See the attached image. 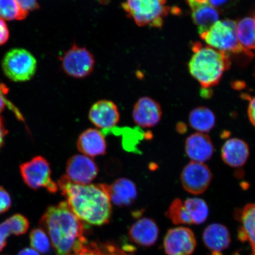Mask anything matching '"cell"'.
<instances>
[{
    "label": "cell",
    "instance_id": "cell-30",
    "mask_svg": "<svg viewBox=\"0 0 255 255\" xmlns=\"http://www.w3.org/2000/svg\"><path fill=\"white\" fill-rule=\"evenodd\" d=\"M8 92V89L7 87L4 84H0V113L5 109V107H7L14 114L17 119L20 121H24L23 117L18 108H16L6 97Z\"/></svg>",
    "mask_w": 255,
    "mask_h": 255
},
{
    "label": "cell",
    "instance_id": "cell-9",
    "mask_svg": "<svg viewBox=\"0 0 255 255\" xmlns=\"http://www.w3.org/2000/svg\"><path fill=\"white\" fill-rule=\"evenodd\" d=\"M213 174L207 165L202 162L191 161L184 167L180 181L184 189L191 194L205 192L212 182Z\"/></svg>",
    "mask_w": 255,
    "mask_h": 255
},
{
    "label": "cell",
    "instance_id": "cell-6",
    "mask_svg": "<svg viewBox=\"0 0 255 255\" xmlns=\"http://www.w3.org/2000/svg\"><path fill=\"white\" fill-rule=\"evenodd\" d=\"M2 68L5 76L12 81H28L36 72L37 60L28 50L14 49L6 53Z\"/></svg>",
    "mask_w": 255,
    "mask_h": 255
},
{
    "label": "cell",
    "instance_id": "cell-8",
    "mask_svg": "<svg viewBox=\"0 0 255 255\" xmlns=\"http://www.w3.org/2000/svg\"><path fill=\"white\" fill-rule=\"evenodd\" d=\"M63 71L70 77L84 79L90 75L95 65L93 54L85 47L73 44L60 57Z\"/></svg>",
    "mask_w": 255,
    "mask_h": 255
},
{
    "label": "cell",
    "instance_id": "cell-3",
    "mask_svg": "<svg viewBox=\"0 0 255 255\" xmlns=\"http://www.w3.org/2000/svg\"><path fill=\"white\" fill-rule=\"evenodd\" d=\"M192 47L193 55L189 63L190 74L203 88L215 87L221 81L223 73L230 68V55L198 42Z\"/></svg>",
    "mask_w": 255,
    "mask_h": 255
},
{
    "label": "cell",
    "instance_id": "cell-16",
    "mask_svg": "<svg viewBox=\"0 0 255 255\" xmlns=\"http://www.w3.org/2000/svg\"><path fill=\"white\" fill-rule=\"evenodd\" d=\"M111 203L117 206H128L137 198L138 192L134 183L128 178H121L110 185L105 184Z\"/></svg>",
    "mask_w": 255,
    "mask_h": 255
},
{
    "label": "cell",
    "instance_id": "cell-18",
    "mask_svg": "<svg viewBox=\"0 0 255 255\" xmlns=\"http://www.w3.org/2000/svg\"><path fill=\"white\" fill-rule=\"evenodd\" d=\"M221 156L222 160L229 166L241 167L246 164L250 157V148L244 140L231 138L223 144Z\"/></svg>",
    "mask_w": 255,
    "mask_h": 255
},
{
    "label": "cell",
    "instance_id": "cell-39",
    "mask_svg": "<svg viewBox=\"0 0 255 255\" xmlns=\"http://www.w3.org/2000/svg\"><path fill=\"white\" fill-rule=\"evenodd\" d=\"M177 128L178 132L182 133L186 132L187 127L185 126V124L180 123L178 124V126H177Z\"/></svg>",
    "mask_w": 255,
    "mask_h": 255
},
{
    "label": "cell",
    "instance_id": "cell-19",
    "mask_svg": "<svg viewBox=\"0 0 255 255\" xmlns=\"http://www.w3.org/2000/svg\"><path fill=\"white\" fill-rule=\"evenodd\" d=\"M186 1L191 9L193 20L200 35L208 31L219 21L220 12L212 6L190 0Z\"/></svg>",
    "mask_w": 255,
    "mask_h": 255
},
{
    "label": "cell",
    "instance_id": "cell-33",
    "mask_svg": "<svg viewBox=\"0 0 255 255\" xmlns=\"http://www.w3.org/2000/svg\"><path fill=\"white\" fill-rule=\"evenodd\" d=\"M22 9L25 12L36 10L39 8V3L37 0H16Z\"/></svg>",
    "mask_w": 255,
    "mask_h": 255
},
{
    "label": "cell",
    "instance_id": "cell-38",
    "mask_svg": "<svg viewBox=\"0 0 255 255\" xmlns=\"http://www.w3.org/2000/svg\"><path fill=\"white\" fill-rule=\"evenodd\" d=\"M111 255H133L132 254H128L125 251L120 250V248L114 246L113 245L111 250Z\"/></svg>",
    "mask_w": 255,
    "mask_h": 255
},
{
    "label": "cell",
    "instance_id": "cell-27",
    "mask_svg": "<svg viewBox=\"0 0 255 255\" xmlns=\"http://www.w3.org/2000/svg\"><path fill=\"white\" fill-rule=\"evenodd\" d=\"M166 216L175 225L192 224L184 202L180 199H175L171 203Z\"/></svg>",
    "mask_w": 255,
    "mask_h": 255
},
{
    "label": "cell",
    "instance_id": "cell-10",
    "mask_svg": "<svg viewBox=\"0 0 255 255\" xmlns=\"http://www.w3.org/2000/svg\"><path fill=\"white\" fill-rule=\"evenodd\" d=\"M97 164L92 158L83 154H76L66 163V177L72 182L79 184H89L98 174Z\"/></svg>",
    "mask_w": 255,
    "mask_h": 255
},
{
    "label": "cell",
    "instance_id": "cell-32",
    "mask_svg": "<svg viewBox=\"0 0 255 255\" xmlns=\"http://www.w3.org/2000/svg\"><path fill=\"white\" fill-rule=\"evenodd\" d=\"M11 199L9 193L2 187H0V215L10 209Z\"/></svg>",
    "mask_w": 255,
    "mask_h": 255
},
{
    "label": "cell",
    "instance_id": "cell-4",
    "mask_svg": "<svg viewBox=\"0 0 255 255\" xmlns=\"http://www.w3.org/2000/svg\"><path fill=\"white\" fill-rule=\"evenodd\" d=\"M121 5L139 27L161 28L171 10L167 0H126Z\"/></svg>",
    "mask_w": 255,
    "mask_h": 255
},
{
    "label": "cell",
    "instance_id": "cell-31",
    "mask_svg": "<svg viewBox=\"0 0 255 255\" xmlns=\"http://www.w3.org/2000/svg\"><path fill=\"white\" fill-rule=\"evenodd\" d=\"M190 1L210 5L219 12H222L234 7L237 4L239 0H190Z\"/></svg>",
    "mask_w": 255,
    "mask_h": 255
},
{
    "label": "cell",
    "instance_id": "cell-37",
    "mask_svg": "<svg viewBox=\"0 0 255 255\" xmlns=\"http://www.w3.org/2000/svg\"><path fill=\"white\" fill-rule=\"evenodd\" d=\"M18 255H40L38 252L34 250V249L25 248L21 250Z\"/></svg>",
    "mask_w": 255,
    "mask_h": 255
},
{
    "label": "cell",
    "instance_id": "cell-22",
    "mask_svg": "<svg viewBox=\"0 0 255 255\" xmlns=\"http://www.w3.org/2000/svg\"><path fill=\"white\" fill-rule=\"evenodd\" d=\"M29 228V222L26 218L20 214L10 217L0 224V252L7 245L9 236L24 235Z\"/></svg>",
    "mask_w": 255,
    "mask_h": 255
},
{
    "label": "cell",
    "instance_id": "cell-36",
    "mask_svg": "<svg viewBox=\"0 0 255 255\" xmlns=\"http://www.w3.org/2000/svg\"><path fill=\"white\" fill-rule=\"evenodd\" d=\"M7 130L6 129L4 122L1 117H0V148L1 147L3 142H4V138L7 135Z\"/></svg>",
    "mask_w": 255,
    "mask_h": 255
},
{
    "label": "cell",
    "instance_id": "cell-34",
    "mask_svg": "<svg viewBox=\"0 0 255 255\" xmlns=\"http://www.w3.org/2000/svg\"><path fill=\"white\" fill-rule=\"evenodd\" d=\"M9 32L4 20L0 18V46L5 44L9 39Z\"/></svg>",
    "mask_w": 255,
    "mask_h": 255
},
{
    "label": "cell",
    "instance_id": "cell-12",
    "mask_svg": "<svg viewBox=\"0 0 255 255\" xmlns=\"http://www.w3.org/2000/svg\"><path fill=\"white\" fill-rule=\"evenodd\" d=\"M88 117L92 124L104 131L117 125L120 114L119 108L113 101L103 100L92 105Z\"/></svg>",
    "mask_w": 255,
    "mask_h": 255
},
{
    "label": "cell",
    "instance_id": "cell-40",
    "mask_svg": "<svg viewBox=\"0 0 255 255\" xmlns=\"http://www.w3.org/2000/svg\"><path fill=\"white\" fill-rule=\"evenodd\" d=\"M253 255H255V250H253Z\"/></svg>",
    "mask_w": 255,
    "mask_h": 255
},
{
    "label": "cell",
    "instance_id": "cell-23",
    "mask_svg": "<svg viewBox=\"0 0 255 255\" xmlns=\"http://www.w3.org/2000/svg\"><path fill=\"white\" fill-rule=\"evenodd\" d=\"M237 34L241 46L253 55L255 50V14L243 18L237 23Z\"/></svg>",
    "mask_w": 255,
    "mask_h": 255
},
{
    "label": "cell",
    "instance_id": "cell-13",
    "mask_svg": "<svg viewBox=\"0 0 255 255\" xmlns=\"http://www.w3.org/2000/svg\"><path fill=\"white\" fill-rule=\"evenodd\" d=\"M162 112L160 105L148 97L140 98L132 110V119L137 126L148 128L160 122Z\"/></svg>",
    "mask_w": 255,
    "mask_h": 255
},
{
    "label": "cell",
    "instance_id": "cell-29",
    "mask_svg": "<svg viewBox=\"0 0 255 255\" xmlns=\"http://www.w3.org/2000/svg\"><path fill=\"white\" fill-rule=\"evenodd\" d=\"M113 245H99L94 242L86 244L81 250L72 255H111Z\"/></svg>",
    "mask_w": 255,
    "mask_h": 255
},
{
    "label": "cell",
    "instance_id": "cell-28",
    "mask_svg": "<svg viewBox=\"0 0 255 255\" xmlns=\"http://www.w3.org/2000/svg\"><path fill=\"white\" fill-rule=\"evenodd\" d=\"M32 248L38 253L46 254L50 250V241L46 232L41 228L34 229L30 235Z\"/></svg>",
    "mask_w": 255,
    "mask_h": 255
},
{
    "label": "cell",
    "instance_id": "cell-21",
    "mask_svg": "<svg viewBox=\"0 0 255 255\" xmlns=\"http://www.w3.org/2000/svg\"><path fill=\"white\" fill-rule=\"evenodd\" d=\"M236 218L241 223L239 239L249 242L255 250V204H248L239 210Z\"/></svg>",
    "mask_w": 255,
    "mask_h": 255
},
{
    "label": "cell",
    "instance_id": "cell-24",
    "mask_svg": "<svg viewBox=\"0 0 255 255\" xmlns=\"http://www.w3.org/2000/svg\"><path fill=\"white\" fill-rule=\"evenodd\" d=\"M189 124L192 128L198 132H208L214 128L216 117L213 112L209 108L200 107L190 112Z\"/></svg>",
    "mask_w": 255,
    "mask_h": 255
},
{
    "label": "cell",
    "instance_id": "cell-7",
    "mask_svg": "<svg viewBox=\"0 0 255 255\" xmlns=\"http://www.w3.org/2000/svg\"><path fill=\"white\" fill-rule=\"evenodd\" d=\"M20 173L24 183L32 189L44 188L51 193H55L59 190L57 184L52 180L49 162L41 156L21 165Z\"/></svg>",
    "mask_w": 255,
    "mask_h": 255
},
{
    "label": "cell",
    "instance_id": "cell-15",
    "mask_svg": "<svg viewBox=\"0 0 255 255\" xmlns=\"http://www.w3.org/2000/svg\"><path fill=\"white\" fill-rule=\"evenodd\" d=\"M77 148L83 155L94 158L104 155L107 152V144L104 133L95 128L84 130L77 140Z\"/></svg>",
    "mask_w": 255,
    "mask_h": 255
},
{
    "label": "cell",
    "instance_id": "cell-11",
    "mask_svg": "<svg viewBox=\"0 0 255 255\" xmlns=\"http://www.w3.org/2000/svg\"><path fill=\"white\" fill-rule=\"evenodd\" d=\"M196 246L195 237L189 228L171 229L164 238V250L168 255H190Z\"/></svg>",
    "mask_w": 255,
    "mask_h": 255
},
{
    "label": "cell",
    "instance_id": "cell-35",
    "mask_svg": "<svg viewBox=\"0 0 255 255\" xmlns=\"http://www.w3.org/2000/svg\"><path fill=\"white\" fill-rule=\"evenodd\" d=\"M248 114L251 123L255 127V97L252 99L249 105Z\"/></svg>",
    "mask_w": 255,
    "mask_h": 255
},
{
    "label": "cell",
    "instance_id": "cell-17",
    "mask_svg": "<svg viewBox=\"0 0 255 255\" xmlns=\"http://www.w3.org/2000/svg\"><path fill=\"white\" fill-rule=\"evenodd\" d=\"M159 229L153 220L143 218L138 220L129 230V237L133 242L141 247H151L157 241Z\"/></svg>",
    "mask_w": 255,
    "mask_h": 255
},
{
    "label": "cell",
    "instance_id": "cell-2",
    "mask_svg": "<svg viewBox=\"0 0 255 255\" xmlns=\"http://www.w3.org/2000/svg\"><path fill=\"white\" fill-rule=\"evenodd\" d=\"M40 225L46 232L56 255H72L88 244L84 223L66 201L48 207Z\"/></svg>",
    "mask_w": 255,
    "mask_h": 255
},
{
    "label": "cell",
    "instance_id": "cell-25",
    "mask_svg": "<svg viewBox=\"0 0 255 255\" xmlns=\"http://www.w3.org/2000/svg\"><path fill=\"white\" fill-rule=\"evenodd\" d=\"M183 202L192 224L200 225L206 221L209 216V208L205 200L200 198H190Z\"/></svg>",
    "mask_w": 255,
    "mask_h": 255
},
{
    "label": "cell",
    "instance_id": "cell-14",
    "mask_svg": "<svg viewBox=\"0 0 255 255\" xmlns=\"http://www.w3.org/2000/svg\"><path fill=\"white\" fill-rule=\"evenodd\" d=\"M214 151L211 138L205 133H193L185 142V151L192 161L204 163L212 157Z\"/></svg>",
    "mask_w": 255,
    "mask_h": 255
},
{
    "label": "cell",
    "instance_id": "cell-5",
    "mask_svg": "<svg viewBox=\"0 0 255 255\" xmlns=\"http://www.w3.org/2000/svg\"><path fill=\"white\" fill-rule=\"evenodd\" d=\"M210 47L226 53L252 54L239 43L237 34V22L231 20L218 21L208 31L200 35Z\"/></svg>",
    "mask_w": 255,
    "mask_h": 255
},
{
    "label": "cell",
    "instance_id": "cell-1",
    "mask_svg": "<svg viewBox=\"0 0 255 255\" xmlns=\"http://www.w3.org/2000/svg\"><path fill=\"white\" fill-rule=\"evenodd\" d=\"M57 184L70 209L81 221L96 226L109 222L112 203L105 184H76L65 175Z\"/></svg>",
    "mask_w": 255,
    "mask_h": 255
},
{
    "label": "cell",
    "instance_id": "cell-20",
    "mask_svg": "<svg viewBox=\"0 0 255 255\" xmlns=\"http://www.w3.org/2000/svg\"><path fill=\"white\" fill-rule=\"evenodd\" d=\"M203 238L206 246L213 252V255H221L222 252L228 247L231 242L228 229L218 223L207 226Z\"/></svg>",
    "mask_w": 255,
    "mask_h": 255
},
{
    "label": "cell",
    "instance_id": "cell-26",
    "mask_svg": "<svg viewBox=\"0 0 255 255\" xmlns=\"http://www.w3.org/2000/svg\"><path fill=\"white\" fill-rule=\"evenodd\" d=\"M16 0H0V18L4 20H21L28 15Z\"/></svg>",
    "mask_w": 255,
    "mask_h": 255
}]
</instances>
